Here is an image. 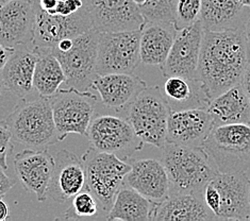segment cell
<instances>
[{
  "label": "cell",
  "instance_id": "6da1fadb",
  "mask_svg": "<svg viewBox=\"0 0 250 221\" xmlns=\"http://www.w3.org/2000/svg\"><path fill=\"white\" fill-rule=\"evenodd\" d=\"M250 62L244 28L204 31L196 79L211 100L239 84Z\"/></svg>",
  "mask_w": 250,
  "mask_h": 221
},
{
  "label": "cell",
  "instance_id": "7a4b0ae2",
  "mask_svg": "<svg viewBox=\"0 0 250 221\" xmlns=\"http://www.w3.org/2000/svg\"><path fill=\"white\" fill-rule=\"evenodd\" d=\"M169 180V194L204 193L206 185L218 172L202 148L165 142L161 148Z\"/></svg>",
  "mask_w": 250,
  "mask_h": 221
},
{
  "label": "cell",
  "instance_id": "3957f363",
  "mask_svg": "<svg viewBox=\"0 0 250 221\" xmlns=\"http://www.w3.org/2000/svg\"><path fill=\"white\" fill-rule=\"evenodd\" d=\"M2 122L13 141L21 145L45 149L59 141L48 97L21 100Z\"/></svg>",
  "mask_w": 250,
  "mask_h": 221
},
{
  "label": "cell",
  "instance_id": "277c9868",
  "mask_svg": "<svg viewBox=\"0 0 250 221\" xmlns=\"http://www.w3.org/2000/svg\"><path fill=\"white\" fill-rule=\"evenodd\" d=\"M218 172L250 169V123L215 125L202 146Z\"/></svg>",
  "mask_w": 250,
  "mask_h": 221
},
{
  "label": "cell",
  "instance_id": "5b68a950",
  "mask_svg": "<svg viewBox=\"0 0 250 221\" xmlns=\"http://www.w3.org/2000/svg\"><path fill=\"white\" fill-rule=\"evenodd\" d=\"M170 111L161 88L158 85L146 86L125 110V118L143 144L161 149L166 142Z\"/></svg>",
  "mask_w": 250,
  "mask_h": 221
},
{
  "label": "cell",
  "instance_id": "8992f818",
  "mask_svg": "<svg viewBox=\"0 0 250 221\" xmlns=\"http://www.w3.org/2000/svg\"><path fill=\"white\" fill-rule=\"evenodd\" d=\"M85 168V188L96 198L100 210L108 214L118 190L131 169V164L117 154L91 147L82 157Z\"/></svg>",
  "mask_w": 250,
  "mask_h": 221
},
{
  "label": "cell",
  "instance_id": "52a82bcc",
  "mask_svg": "<svg viewBox=\"0 0 250 221\" xmlns=\"http://www.w3.org/2000/svg\"><path fill=\"white\" fill-rule=\"evenodd\" d=\"M246 172H217L204 189V200L216 220H250Z\"/></svg>",
  "mask_w": 250,
  "mask_h": 221
},
{
  "label": "cell",
  "instance_id": "ba28073f",
  "mask_svg": "<svg viewBox=\"0 0 250 221\" xmlns=\"http://www.w3.org/2000/svg\"><path fill=\"white\" fill-rule=\"evenodd\" d=\"M99 32L94 28L74 38L71 48L66 51L52 50L65 74L66 88L90 92L97 77V47Z\"/></svg>",
  "mask_w": 250,
  "mask_h": 221
},
{
  "label": "cell",
  "instance_id": "9c48e42d",
  "mask_svg": "<svg viewBox=\"0 0 250 221\" xmlns=\"http://www.w3.org/2000/svg\"><path fill=\"white\" fill-rule=\"evenodd\" d=\"M96 99L91 92H79L71 88H60L50 97L59 141L70 133L86 136L95 114L93 101Z\"/></svg>",
  "mask_w": 250,
  "mask_h": 221
},
{
  "label": "cell",
  "instance_id": "30bf717a",
  "mask_svg": "<svg viewBox=\"0 0 250 221\" xmlns=\"http://www.w3.org/2000/svg\"><path fill=\"white\" fill-rule=\"evenodd\" d=\"M141 29L122 32H99L97 75L133 74L141 61Z\"/></svg>",
  "mask_w": 250,
  "mask_h": 221
},
{
  "label": "cell",
  "instance_id": "8fae6325",
  "mask_svg": "<svg viewBox=\"0 0 250 221\" xmlns=\"http://www.w3.org/2000/svg\"><path fill=\"white\" fill-rule=\"evenodd\" d=\"M91 29L93 22L86 7L70 16H61L47 13L37 3L32 49L52 51L61 40L76 38Z\"/></svg>",
  "mask_w": 250,
  "mask_h": 221
},
{
  "label": "cell",
  "instance_id": "7c38bea8",
  "mask_svg": "<svg viewBox=\"0 0 250 221\" xmlns=\"http://www.w3.org/2000/svg\"><path fill=\"white\" fill-rule=\"evenodd\" d=\"M86 137L96 150L117 155L139 150L143 145L127 119L115 115L94 116Z\"/></svg>",
  "mask_w": 250,
  "mask_h": 221
},
{
  "label": "cell",
  "instance_id": "4fadbf2b",
  "mask_svg": "<svg viewBox=\"0 0 250 221\" xmlns=\"http://www.w3.org/2000/svg\"><path fill=\"white\" fill-rule=\"evenodd\" d=\"M204 31L200 20L178 30L168 56L161 66L164 77L178 76L196 79Z\"/></svg>",
  "mask_w": 250,
  "mask_h": 221
},
{
  "label": "cell",
  "instance_id": "5bb4252c",
  "mask_svg": "<svg viewBox=\"0 0 250 221\" xmlns=\"http://www.w3.org/2000/svg\"><path fill=\"white\" fill-rule=\"evenodd\" d=\"M93 28L98 32L140 30L144 17L132 0H85Z\"/></svg>",
  "mask_w": 250,
  "mask_h": 221
},
{
  "label": "cell",
  "instance_id": "9a60e30c",
  "mask_svg": "<svg viewBox=\"0 0 250 221\" xmlns=\"http://www.w3.org/2000/svg\"><path fill=\"white\" fill-rule=\"evenodd\" d=\"M214 128V121L207 109L170 111L166 130V142L202 148Z\"/></svg>",
  "mask_w": 250,
  "mask_h": 221
},
{
  "label": "cell",
  "instance_id": "2e32d148",
  "mask_svg": "<svg viewBox=\"0 0 250 221\" xmlns=\"http://www.w3.org/2000/svg\"><path fill=\"white\" fill-rule=\"evenodd\" d=\"M37 0H11L0 7V44L9 47L32 43Z\"/></svg>",
  "mask_w": 250,
  "mask_h": 221
},
{
  "label": "cell",
  "instance_id": "e0dca14e",
  "mask_svg": "<svg viewBox=\"0 0 250 221\" xmlns=\"http://www.w3.org/2000/svg\"><path fill=\"white\" fill-rule=\"evenodd\" d=\"M14 169L22 187L35 195L38 201L47 199V189L55 168V158L47 149L23 150L14 157Z\"/></svg>",
  "mask_w": 250,
  "mask_h": 221
},
{
  "label": "cell",
  "instance_id": "ac0fdd59",
  "mask_svg": "<svg viewBox=\"0 0 250 221\" xmlns=\"http://www.w3.org/2000/svg\"><path fill=\"white\" fill-rule=\"evenodd\" d=\"M85 187V168L83 161L66 149L58 151L55 168L47 189V197L59 203L71 200Z\"/></svg>",
  "mask_w": 250,
  "mask_h": 221
},
{
  "label": "cell",
  "instance_id": "d6986e66",
  "mask_svg": "<svg viewBox=\"0 0 250 221\" xmlns=\"http://www.w3.org/2000/svg\"><path fill=\"white\" fill-rule=\"evenodd\" d=\"M124 185L133 188L152 202L164 200L169 194V180L162 162L154 159L132 161Z\"/></svg>",
  "mask_w": 250,
  "mask_h": 221
},
{
  "label": "cell",
  "instance_id": "ffe728a7",
  "mask_svg": "<svg viewBox=\"0 0 250 221\" xmlns=\"http://www.w3.org/2000/svg\"><path fill=\"white\" fill-rule=\"evenodd\" d=\"M146 86L147 83L133 74H105L97 75L92 89L98 93L104 106L120 112L126 110Z\"/></svg>",
  "mask_w": 250,
  "mask_h": 221
},
{
  "label": "cell",
  "instance_id": "44dd1931",
  "mask_svg": "<svg viewBox=\"0 0 250 221\" xmlns=\"http://www.w3.org/2000/svg\"><path fill=\"white\" fill-rule=\"evenodd\" d=\"M215 216L207 206L204 193L168 194L160 202H154L153 221H199L214 220Z\"/></svg>",
  "mask_w": 250,
  "mask_h": 221
},
{
  "label": "cell",
  "instance_id": "7402d4cb",
  "mask_svg": "<svg viewBox=\"0 0 250 221\" xmlns=\"http://www.w3.org/2000/svg\"><path fill=\"white\" fill-rule=\"evenodd\" d=\"M38 56L29 46L15 47V51L0 73L7 91L21 100L29 99L34 89L33 76Z\"/></svg>",
  "mask_w": 250,
  "mask_h": 221
},
{
  "label": "cell",
  "instance_id": "603a6c76",
  "mask_svg": "<svg viewBox=\"0 0 250 221\" xmlns=\"http://www.w3.org/2000/svg\"><path fill=\"white\" fill-rule=\"evenodd\" d=\"M249 12L240 0H201L199 20L207 31L241 29Z\"/></svg>",
  "mask_w": 250,
  "mask_h": 221
},
{
  "label": "cell",
  "instance_id": "cb8c5ba5",
  "mask_svg": "<svg viewBox=\"0 0 250 221\" xmlns=\"http://www.w3.org/2000/svg\"><path fill=\"white\" fill-rule=\"evenodd\" d=\"M215 125L250 123V101L242 83L213 98L208 106Z\"/></svg>",
  "mask_w": 250,
  "mask_h": 221
},
{
  "label": "cell",
  "instance_id": "d4e9b609",
  "mask_svg": "<svg viewBox=\"0 0 250 221\" xmlns=\"http://www.w3.org/2000/svg\"><path fill=\"white\" fill-rule=\"evenodd\" d=\"M177 30L172 25L145 22L141 29V61L148 65L162 66L174 43Z\"/></svg>",
  "mask_w": 250,
  "mask_h": 221
},
{
  "label": "cell",
  "instance_id": "484cf974",
  "mask_svg": "<svg viewBox=\"0 0 250 221\" xmlns=\"http://www.w3.org/2000/svg\"><path fill=\"white\" fill-rule=\"evenodd\" d=\"M163 96L171 111L183 109H208L211 99L197 79L172 76L163 85Z\"/></svg>",
  "mask_w": 250,
  "mask_h": 221
},
{
  "label": "cell",
  "instance_id": "4316f807",
  "mask_svg": "<svg viewBox=\"0 0 250 221\" xmlns=\"http://www.w3.org/2000/svg\"><path fill=\"white\" fill-rule=\"evenodd\" d=\"M154 202L147 199L133 188L123 185L115 196L108 220L146 221L151 220Z\"/></svg>",
  "mask_w": 250,
  "mask_h": 221
},
{
  "label": "cell",
  "instance_id": "83f0119b",
  "mask_svg": "<svg viewBox=\"0 0 250 221\" xmlns=\"http://www.w3.org/2000/svg\"><path fill=\"white\" fill-rule=\"evenodd\" d=\"M37 53L33 86L41 97H52L65 82V74L57 57L50 50L32 49Z\"/></svg>",
  "mask_w": 250,
  "mask_h": 221
},
{
  "label": "cell",
  "instance_id": "f1b7e54d",
  "mask_svg": "<svg viewBox=\"0 0 250 221\" xmlns=\"http://www.w3.org/2000/svg\"><path fill=\"white\" fill-rule=\"evenodd\" d=\"M176 5L177 0H145L138 8L145 22L174 26Z\"/></svg>",
  "mask_w": 250,
  "mask_h": 221
},
{
  "label": "cell",
  "instance_id": "f546056e",
  "mask_svg": "<svg viewBox=\"0 0 250 221\" xmlns=\"http://www.w3.org/2000/svg\"><path fill=\"white\" fill-rule=\"evenodd\" d=\"M99 204L90 190L82 189L71 199V205L65 212L63 218L66 220H81L97 216Z\"/></svg>",
  "mask_w": 250,
  "mask_h": 221
},
{
  "label": "cell",
  "instance_id": "4dcf8cb0",
  "mask_svg": "<svg viewBox=\"0 0 250 221\" xmlns=\"http://www.w3.org/2000/svg\"><path fill=\"white\" fill-rule=\"evenodd\" d=\"M201 0H177L174 26L176 30H181L192 26L199 20Z\"/></svg>",
  "mask_w": 250,
  "mask_h": 221
},
{
  "label": "cell",
  "instance_id": "1f68e13d",
  "mask_svg": "<svg viewBox=\"0 0 250 221\" xmlns=\"http://www.w3.org/2000/svg\"><path fill=\"white\" fill-rule=\"evenodd\" d=\"M13 139L10 130L0 121V167L8 169V159L13 151Z\"/></svg>",
  "mask_w": 250,
  "mask_h": 221
},
{
  "label": "cell",
  "instance_id": "d6a6232c",
  "mask_svg": "<svg viewBox=\"0 0 250 221\" xmlns=\"http://www.w3.org/2000/svg\"><path fill=\"white\" fill-rule=\"evenodd\" d=\"M86 7L85 0H58L57 7L47 13L52 15L70 16Z\"/></svg>",
  "mask_w": 250,
  "mask_h": 221
},
{
  "label": "cell",
  "instance_id": "836d02e7",
  "mask_svg": "<svg viewBox=\"0 0 250 221\" xmlns=\"http://www.w3.org/2000/svg\"><path fill=\"white\" fill-rule=\"evenodd\" d=\"M16 181L5 175L4 169L0 167V197H3L5 194L13 188Z\"/></svg>",
  "mask_w": 250,
  "mask_h": 221
},
{
  "label": "cell",
  "instance_id": "e575fe53",
  "mask_svg": "<svg viewBox=\"0 0 250 221\" xmlns=\"http://www.w3.org/2000/svg\"><path fill=\"white\" fill-rule=\"evenodd\" d=\"M14 51H15L14 47H9V46L0 44V73H1V70L9 62V60L12 57V55H13Z\"/></svg>",
  "mask_w": 250,
  "mask_h": 221
},
{
  "label": "cell",
  "instance_id": "d590c367",
  "mask_svg": "<svg viewBox=\"0 0 250 221\" xmlns=\"http://www.w3.org/2000/svg\"><path fill=\"white\" fill-rule=\"evenodd\" d=\"M38 7L45 12H50L57 7L58 0H37Z\"/></svg>",
  "mask_w": 250,
  "mask_h": 221
},
{
  "label": "cell",
  "instance_id": "8d00e7d4",
  "mask_svg": "<svg viewBox=\"0 0 250 221\" xmlns=\"http://www.w3.org/2000/svg\"><path fill=\"white\" fill-rule=\"evenodd\" d=\"M241 83H242L244 89H245V92H246L247 96H248V99L250 101V62H249L248 66L245 70V73H244V76L242 78Z\"/></svg>",
  "mask_w": 250,
  "mask_h": 221
},
{
  "label": "cell",
  "instance_id": "74e56055",
  "mask_svg": "<svg viewBox=\"0 0 250 221\" xmlns=\"http://www.w3.org/2000/svg\"><path fill=\"white\" fill-rule=\"evenodd\" d=\"M10 218V208L1 197H0V221H5Z\"/></svg>",
  "mask_w": 250,
  "mask_h": 221
},
{
  "label": "cell",
  "instance_id": "f35d334b",
  "mask_svg": "<svg viewBox=\"0 0 250 221\" xmlns=\"http://www.w3.org/2000/svg\"><path fill=\"white\" fill-rule=\"evenodd\" d=\"M244 33H245V37L248 43V47L250 50V12L247 16V20L245 21V25H244Z\"/></svg>",
  "mask_w": 250,
  "mask_h": 221
},
{
  "label": "cell",
  "instance_id": "ab89813d",
  "mask_svg": "<svg viewBox=\"0 0 250 221\" xmlns=\"http://www.w3.org/2000/svg\"><path fill=\"white\" fill-rule=\"evenodd\" d=\"M5 92H8L7 88L4 87L1 79H0V104H1V100H2V98H3V95H4Z\"/></svg>",
  "mask_w": 250,
  "mask_h": 221
},
{
  "label": "cell",
  "instance_id": "60d3db41",
  "mask_svg": "<svg viewBox=\"0 0 250 221\" xmlns=\"http://www.w3.org/2000/svg\"><path fill=\"white\" fill-rule=\"evenodd\" d=\"M240 2L242 3L243 7L250 9V0H240Z\"/></svg>",
  "mask_w": 250,
  "mask_h": 221
},
{
  "label": "cell",
  "instance_id": "b9f144b4",
  "mask_svg": "<svg viewBox=\"0 0 250 221\" xmlns=\"http://www.w3.org/2000/svg\"><path fill=\"white\" fill-rule=\"evenodd\" d=\"M132 1L139 7V5H141V4H143V3L145 2V0H132Z\"/></svg>",
  "mask_w": 250,
  "mask_h": 221
},
{
  "label": "cell",
  "instance_id": "7bdbcfd3",
  "mask_svg": "<svg viewBox=\"0 0 250 221\" xmlns=\"http://www.w3.org/2000/svg\"><path fill=\"white\" fill-rule=\"evenodd\" d=\"M11 1V0H0V7H2L3 4H5L7 2Z\"/></svg>",
  "mask_w": 250,
  "mask_h": 221
},
{
  "label": "cell",
  "instance_id": "ee69618b",
  "mask_svg": "<svg viewBox=\"0 0 250 221\" xmlns=\"http://www.w3.org/2000/svg\"><path fill=\"white\" fill-rule=\"evenodd\" d=\"M249 218H250V179H249Z\"/></svg>",
  "mask_w": 250,
  "mask_h": 221
},
{
  "label": "cell",
  "instance_id": "f6af8a7d",
  "mask_svg": "<svg viewBox=\"0 0 250 221\" xmlns=\"http://www.w3.org/2000/svg\"><path fill=\"white\" fill-rule=\"evenodd\" d=\"M32 1H33V0H32Z\"/></svg>",
  "mask_w": 250,
  "mask_h": 221
}]
</instances>
